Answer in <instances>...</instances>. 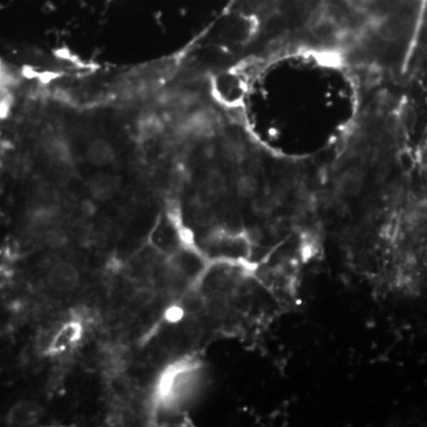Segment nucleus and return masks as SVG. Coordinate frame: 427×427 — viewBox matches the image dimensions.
Masks as SVG:
<instances>
[{"label":"nucleus","mask_w":427,"mask_h":427,"mask_svg":"<svg viewBox=\"0 0 427 427\" xmlns=\"http://www.w3.org/2000/svg\"><path fill=\"white\" fill-rule=\"evenodd\" d=\"M48 283L55 291L71 292L80 283V273L69 262H56L48 273Z\"/></svg>","instance_id":"f257e3e1"},{"label":"nucleus","mask_w":427,"mask_h":427,"mask_svg":"<svg viewBox=\"0 0 427 427\" xmlns=\"http://www.w3.org/2000/svg\"><path fill=\"white\" fill-rule=\"evenodd\" d=\"M41 239L51 249H60V248L64 247L67 245L69 237H68L66 228L56 227V228H51V230L43 234Z\"/></svg>","instance_id":"423d86ee"},{"label":"nucleus","mask_w":427,"mask_h":427,"mask_svg":"<svg viewBox=\"0 0 427 427\" xmlns=\"http://www.w3.org/2000/svg\"><path fill=\"white\" fill-rule=\"evenodd\" d=\"M132 364V354L128 348L125 346H113V349L110 350L107 354L106 364L107 371L113 375L121 374Z\"/></svg>","instance_id":"7ed1b4c3"},{"label":"nucleus","mask_w":427,"mask_h":427,"mask_svg":"<svg viewBox=\"0 0 427 427\" xmlns=\"http://www.w3.org/2000/svg\"><path fill=\"white\" fill-rule=\"evenodd\" d=\"M44 416V410L35 401H19L11 407L7 414V423L12 426H31L38 423Z\"/></svg>","instance_id":"f03ea898"},{"label":"nucleus","mask_w":427,"mask_h":427,"mask_svg":"<svg viewBox=\"0 0 427 427\" xmlns=\"http://www.w3.org/2000/svg\"><path fill=\"white\" fill-rule=\"evenodd\" d=\"M205 296L197 289H189L180 299V307L189 314H200L205 310Z\"/></svg>","instance_id":"39448f33"},{"label":"nucleus","mask_w":427,"mask_h":427,"mask_svg":"<svg viewBox=\"0 0 427 427\" xmlns=\"http://www.w3.org/2000/svg\"><path fill=\"white\" fill-rule=\"evenodd\" d=\"M230 307L228 298L223 292H212L208 296H205V310L207 314H210L214 318H221L227 314Z\"/></svg>","instance_id":"20e7f679"}]
</instances>
